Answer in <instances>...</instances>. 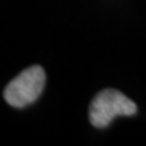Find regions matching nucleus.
<instances>
[{"label":"nucleus","instance_id":"1","mask_svg":"<svg viewBox=\"0 0 146 146\" xmlns=\"http://www.w3.org/2000/svg\"><path fill=\"white\" fill-rule=\"evenodd\" d=\"M137 114V104L116 89H103L89 106V122L96 129H106L119 115Z\"/></svg>","mask_w":146,"mask_h":146},{"label":"nucleus","instance_id":"2","mask_svg":"<svg viewBox=\"0 0 146 146\" xmlns=\"http://www.w3.org/2000/svg\"><path fill=\"white\" fill-rule=\"evenodd\" d=\"M46 74L39 65H33L11 80L4 89V99L15 108L33 104L45 88Z\"/></svg>","mask_w":146,"mask_h":146}]
</instances>
